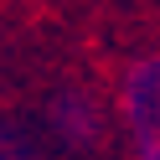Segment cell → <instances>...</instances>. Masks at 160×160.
<instances>
[{
    "label": "cell",
    "instance_id": "obj_1",
    "mask_svg": "<svg viewBox=\"0 0 160 160\" xmlns=\"http://www.w3.org/2000/svg\"><path fill=\"white\" fill-rule=\"evenodd\" d=\"M119 119L129 129L134 160H160V57H145L119 83Z\"/></svg>",
    "mask_w": 160,
    "mask_h": 160
},
{
    "label": "cell",
    "instance_id": "obj_2",
    "mask_svg": "<svg viewBox=\"0 0 160 160\" xmlns=\"http://www.w3.org/2000/svg\"><path fill=\"white\" fill-rule=\"evenodd\" d=\"M57 114H62V129L78 139V145L98 134V108L83 103V98H62V103H57Z\"/></svg>",
    "mask_w": 160,
    "mask_h": 160
},
{
    "label": "cell",
    "instance_id": "obj_3",
    "mask_svg": "<svg viewBox=\"0 0 160 160\" xmlns=\"http://www.w3.org/2000/svg\"><path fill=\"white\" fill-rule=\"evenodd\" d=\"M0 160H16V145H11V134L0 129Z\"/></svg>",
    "mask_w": 160,
    "mask_h": 160
}]
</instances>
